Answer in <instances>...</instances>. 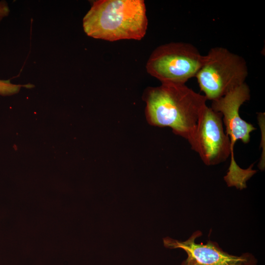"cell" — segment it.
Instances as JSON below:
<instances>
[{
    "label": "cell",
    "instance_id": "1",
    "mask_svg": "<svg viewBox=\"0 0 265 265\" xmlns=\"http://www.w3.org/2000/svg\"><path fill=\"white\" fill-rule=\"evenodd\" d=\"M145 115L152 126L170 128L176 135L191 141L207 98L185 84L161 83L145 89Z\"/></svg>",
    "mask_w": 265,
    "mask_h": 265
},
{
    "label": "cell",
    "instance_id": "2",
    "mask_svg": "<svg viewBox=\"0 0 265 265\" xmlns=\"http://www.w3.org/2000/svg\"><path fill=\"white\" fill-rule=\"evenodd\" d=\"M84 32L109 41L140 40L146 32L148 19L143 0L94 1L82 21Z\"/></svg>",
    "mask_w": 265,
    "mask_h": 265
},
{
    "label": "cell",
    "instance_id": "3",
    "mask_svg": "<svg viewBox=\"0 0 265 265\" xmlns=\"http://www.w3.org/2000/svg\"><path fill=\"white\" fill-rule=\"evenodd\" d=\"M248 71L245 60L227 49L216 47L204 55L195 77L207 100H217L245 82Z\"/></svg>",
    "mask_w": 265,
    "mask_h": 265
},
{
    "label": "cell",
    "instance_id": "4",
    "mask_svg": "<svg viewBox=\"0 0 265 265\" xmlns=\"http://www.w3.org/2000/svg\"><path fill=\"white\" fill-rule=\"evenodd\" d=\"M204 57L191 44L170 42L160 45L153 51L146 68L148 74L161 83L185 84L195 77Z\"/></svg>",
    "mask_w": 265,
    "mask_h": 265
},
{
    "label": "cell",
    "instance_id": "5",
    "mask_svg": "<svg viewBox=\"0 0 265 265\" xmlns=\"http://www.w3.org/2000/svg\"><path fill=\"white\" fill-rule=\"evenodd\" d=\"M250 98V89L245 83L232 90L222 97L212 101L211 108L222 115L225 133L228 136L231 144V162L227 175L224 179L227 181L235 183L242 180L247 173V169L239 167L234 157V146L240 140L243 143H248L250 133L256 128L239 115V108Z\"/></svg>",
    "mask_w": 265,
    "mask_h": 265
},
{
    "label": "cell",
    "instance_id": "6",
    "mask_svg": "<svg viewBox=\"0 0 265 265\" xmlns=\"http://www.w3.org/2000/svg\"><path fill=\"white\" fill-rule=\"evenodd\" d=\"M189 144L207 165L225 161L231 150L229 138L224 131L222 114L207 106Z\"/></svg>",
    "mask_w": 265,
    "mask_h": 265
},
{
    "label": "cell",
    "instance_id": "7",
    "mask_svg": "<svg viewBox=\"0 0 265 265\" xmlns=\"http://www.w3.org/2000/svg\"><path fill=\"white\" fill-rule=\"evenodd\" d=\"M202 235L197 230L186 240L181 241L167 237L163 238L165 247L184 250L186 258L181 265H257L258 260L249 252L234 255L224 251L216 241L210 239L206 243H198L196 239Z\"/></svg>",
    "mask_w": 265,
    "mask_h": 265
},
{
    "label": "cell",
    "instance_id": "8",
    "mask_svg": "<svg viewBox=\"0 0 265 265\" xmlns=\"http://www.w3.org/2000/svg\"><path fill=\"white\" fill-rule=\"evenodd\" d=\"M9 13V9L7 3L5 1H0V19L7 16Z\"/></svg>",
    "mask_w": 265,
    "mask_h": 265
},
{
    "label": "cell",
    "instance_id": "9",
    "mask_svg": "<svg viewBox=\"0 0 265 265\" xmlns=\"http://www.w3.org/2000/svg\"><path fill=\"white\" fill-rule=\"evenodd\" d=\"M0 20H1V19H0Z\"/></svg>",
    "mask_w": 265,
    "mask_h": 265
}]
</instances>
